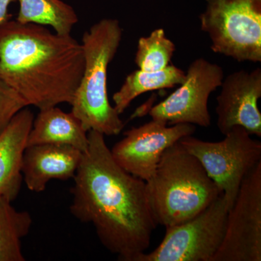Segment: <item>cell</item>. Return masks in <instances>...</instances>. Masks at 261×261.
Segmentation results:
<instances>
[{"label": "cell", "mask_w": 261, "mask_h": 261, "mask_svg": "<svg viewBox=\"0 0 261 261\" xmlns=\"http://www.w3.org/2000/svg\"><path fill=\"white\" fill-rule=\"evenodd\" d=\"M261 260V162L244 178L211 261Z\"/></svg>", "instance_id": "cell-8"}, {"label": "cell", "mask_w": 261, "mask_h": 261, "mask_svg": "<svg viewBox=\"0 0 261 261\" xmlns=\"http://www.w3.org/2000/svg\"><path fill=\"white\" fill-rule=\"evenodd\" d=\"M84 69L82 44L44 25L9 20L0 25V80L28 106L71 104Z\"/></svg>", "instance_id": "cell-2"}, {"label": "cell", "mask_w": 261, "mask_h": 261, "mask_svg": "<svg viewBox=\"0 0 261 261\" xmlns=\"http://www.w3.org/2000/svg\"><path fill=\"white\" fill-rule=\"evenodd\" d=\"M83 152L70 146H27L22 160L23 181L29 190L42 192L51 180L66 181L74 177Z\"/></svg>", "instance_id": "cell-12"}, {"label": "cell", "mask_w": 261, "mask_h": 261, "mask_svg": "<svg viewBox=\"0 0 261 261\" xmlns=\"http://www.w3.org/2000/svg\"><path fill=\"white\" fill-rule=\"evenodd\" d=\"M224 136L220 142H206L192 135L178 142L202 163L231 208L244 178L261 162V143L241 126L233 127Z\"/></svg>", "instance_id": "cell-6"}, {"label": "cell", "mask_w": 261, "mask_h": 261, "mask_svg": "<svg viewBox=\"0 0 261 261\" xmlns=\"http://www.w3.org/2000/svg\"><path fill=\"white\" fill-rule=\"evenodd\" d=\"M32 225L29 212L17 211L12 202L0 198V261L25 260L21 241Z\"/></svg>", "instance_id": "cell-17"}, {"label": "cell", "mask_w": 261, "mask_h": 261, "mask_svg": "<svg viewBox=\"0 0 261 261\" xmlns=\"http://www.w3.org/2000/svg\"><path fill=\"white\" fill-rule=\"evenodd\" d=\"M185 79V71L173 64L160 71L135 70L127 75L121 88L113 94V107L121 115L141 94L150 91L173 88L183 83Z\"/></svg>", "instance_id": "cell-15"}, {"label": "cell", "mask_w": 261, "mask_h": 261, "mask_svg": "<svg viewBox=\"0 0 261 261\" xmlns=\"http://www.w3.org/2000/svg\"><path fill=\"white\" fill-rule=\"evenodd\" d=\"M195 130V125L190 123L168 126L152 120L124 132V137L111 149V154L126 172L147 181L165 150L183 137L193 135Z\"/></svg>", "instance_id": "cell-10"}, {"label": "cell", "mask_w": 261, "mask_h": 261, "mask_svg": "<svg viewBox=\"0 0 261 261\" xmlns=\"http://www.w3.org/2000/svg\"><path fill=\"white\" fill-rule=\"evenodd\" d=\"M122 35L123 29L118 20L104 18L82 37L84 73L70 106L71 112L87 132L96 130L110 137L119 135L124 128L108 94V67L118 51Z\"/></svg>", "instance_id": "cell-4"}, {"label": "cell", "mask_w": 261, "mask_h": 261, "mask_svg": "<svg viewBox=\"0 0 261 261\" xmlns=\"http://www.w3.org/2000/svg\"><path fill=\"white\" fill-rule=\"evenodd\" d=\"M176 46L163 29H154L149 36L141 37L137 44L135 63L144 71H160L171 65Z\"/></svg>", "instance_id": "cell-18"}, {"label": "cell", "mask_w": 261, "mask_h": 261, "mask_svg": "<svg viewBox=\"0 0 261 261\" xmlns=\"http://www.w3.org/2000/svg\"><path fill=\"white\" fill-rule=\"evenodd\" d=\"M224 79L222 68L205 58H197L189 65L185 82L166 99L151 108L152 120L168 126L190 123L211 126L207 102L211 94L221 87Z\"/></svg>", "instance_id": "cell-9"}, {"label": "cell", "mask_w": 261, "mask_h": 261, "mask_svg": "<svg viewBox=\"0 0 261 261\" xmlns=\"http://www.w3.org/2000/svg\"><path fill=\"white\" fill-rule=\"evenodd\" d=\"M216 98L217 127L226 135L233 127L241 126L250 134L261 137V113L257 102L261 97V69L240 70L223 80Z\"/></svg>", "instance_id": "cell-11"}, {"label": "cell", "mask_w": 261, "mask_h": 261, "mask_svg": "<svg viewBox=\"0 0 261 261\" xmlns=\"http://www.w3.org/2000/svg\"><path fill=\"white\" fill-rule=\"evenodd\" d=\"M88 142V132L80 120L71 111L66 113L54 106L39 110L29 132L27 147L44 144L67 145L84 152Z\"/></svg>", "instance_id": "cell-14"}, {"label": "cell", "mask_w": 261, "mask_h": 261, "mask_svg": "<svg viewBox=\"0 0 261 261\" xmlns=\"http://www.w3.org/2000/svg\"><path fill=\"white\" fill-rule=\"evenodd\" d=\"M19 11L15 20L21 23L50 27L61 35H69L79 18L70 5L62 0H18Z\"/></svg>", "instance_id": "cell-16"}, {"label": "cell", "mask_w": 261, "mask_h": 261, "mask_svg": "<svg viewBox=\"0 0 261 261\" xmlns=\"http://www.w3.org/2000/svg\"><path fill=\"white\" fill-rule=\"evenodd\" d=\"M29 107L23 97L9 85L0 80V134L8 126L13 117Z\"/></svg>", "instance_id": "cell-19"}, {"label": "cell", "mask_w": 261, "mask_h": 261, "mask_svg": "<svg viewBox=\"0 0 261 261\" xmlns=\"http://www.w3.org/2000/svg\"><path fill=\"white\" fill-rule=\"evenodd\" d=\"M88 141L73 177L70 213L93 225L100 243L118 260L137 261L158 226L146 181L117 164L102 134L89 130Z\"/></svg>", "instance_id": "cell-1"}, {"label": "cell", "mask_w": 261, "mask_h": 261, "mask_svg": "<svg viewBox=\"0 0 261 261\" xmlns=\"http://www.w3.org/2000/svg\"><path fill=\"white\" fill-rule=\"evenodd\" d=\"M13 0H0V25L10 20L9 7Z\"/></svg>", "instance_id": "cell-20"}, {"label": "cell", "mask_w": 261, "mask_h": 261, "mask_svg": "<svg viewBox=\"0 0 261 261\" xmlns=\"http://www.w3.org/2000/svg\"><path fill=\"white\" fill-rule=\"evenodd\" d=\"M34 119L32 111L23 108L0 134V198L13 202L19 195L22 160Z\"/></svg>", "instance_id": "cell-13"}, {"label": "cell", "mask_w": 261, "mask_h": 261, "mask_svg": "<svg viewBox=\"0 0 261 261\" xmlns=\"http://www.w3.org/2000/svg\"><path fill=\"white\" fill-rule=\"evenodd\" d=\"M224 194L200 214L182 224L166 227L159 247L141 254L137 261H211L226 231L229 211Z\"/></svg>", "instance_id": "cell-7"}, {"label": "cell", "mask_w": 261, "mask_h": 261, "mask_svg": "<svg viewBox=\"0 0 261 261\" xmlns=\"http://www.w3.org/2000/svg\"><path fill=\"white\" fill-rule=\"evenodd\" d=\"M200 28L211 50L238 62H261V0H205Z\"/></svg>", "instance_id": "cell-5"}, {"label": "cell", "mask_w": 261, "mask_h": 261, "mask_svg": "<svg viewBox=\"0 0 261 261\" xmlns=\"http://www.w3.org/2000/svg\"><path fill=\"white\" fill-rule=\"evenodd\" d=\"M146 187L154 219L165 227L192 219L222 194L200 161L179 142L165 150Z\"/></svg>", "instance_id": "cell-3"}]
</instances>
